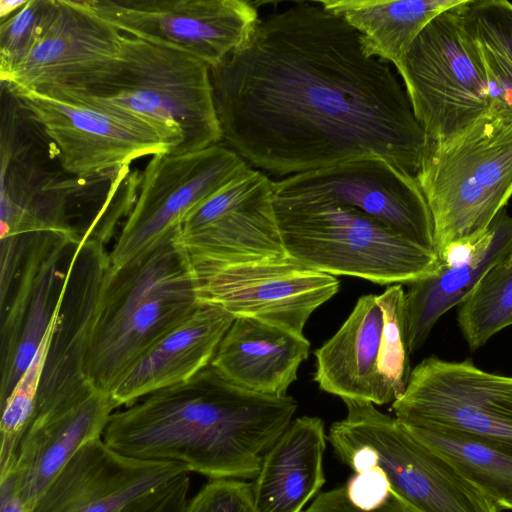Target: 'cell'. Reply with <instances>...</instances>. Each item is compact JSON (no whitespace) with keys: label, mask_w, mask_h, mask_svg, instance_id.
Instances as JSON below:
<instances>
[{"label":"cell","mask_w":512,"mask_h":512,"mask_svg":"<svg viewBox=\"0 0 512 512\" xmlns=\"http://www.w3.org/2000/svg\"><path fill=\"white\" fill-rule=\"evenodd\" d=\"M222 142L279 178L379 156L416 175L426 147L405 88L320 1L260 18L210 69Z\"/></svg>","instance_id":"cell-1"},{"label":"cell","mask_w":512,"mask_h":512,"mask_svg":"<svg viewBox=\"0 0 512 512\" xmlns=\"http://www.w3.org/2000/svg\"><path fill=\"white\" fill-rule=\"evenodd\" d=\"M288 395L242 389L211 365L114 411L102 439L141 460L175 462L213 479H254L297 410Z\"/></svg>","instance_id":"cell-2"},{"label":"cell","mask_w":512,"mask_h":512,"mask_svg":"<svg viewBox=\"0 0 512 512\" xmlns=\"http://www.w3.org/2000/svg\"><path fill=\"white\" fill-rule=\"evenodd\" d=\"M200 304L181 227L110 267L85 365L92 387L111 395L135 361Z\"/></svg>","instance_id":"cell-3"},{"label":"cell","mask_w":512,"mask_h":512,"mask_svg":"<svg viewBox=\"0 0 512 512\" xmlns=\"http://www.w3.org/2000/svg\"><path fill=\"white\" fill-rule=\"evenodd\" d=\"M57 93L179 128L182 144L170 154L197 152L222 143L204 62L181 52L123 35L121 53L101 71Z\"/></svg>","instance_id":"cell-4"},{"label":"cell","mask_w":512,"mask_h":512,"mask_svg":"<svg viewBox=\"0 0 512 512\" xmlns=\"http://www.w3.org/2000/svg\"><path fill=\"white\" fill-rule=\"evenodd\" d=\"M274 206L288 256L314 270L394 285L410 284L440 267L435 251L356 208L275 197Z\"/></svg>","instance_id":"cell-5"},{"label":"cell","mask_w":512,"mask_h":512,"mask_svg":"<svg viewBox=\"0 0 512 512\" xmlns=\"http://www.w3.org/2000/svg\"><path fill=\"white\" fill-rule=\"evenodd\" d=\"M439 254L488 229L512 196V115L488 110L449 137L426 142L415 175Z\"/></svg>","instance_id":"cell-6"},{"label":"cell","mask_w":512,"mask_h":512,"mask_svg":"<svg viewBox=\"0 0 512 512\" xmlns=\"http://www.w3.org/2000/svg\"><path fill=\"white\" fill-rule=\"evenodd\" d=\"M346 416L327 439L355 473L375 468L390 493L412 512H501L495 502L448 460L417 440L373 403L343 400Z\"/></svg>","instance_id":"cell-7"},{"label":"cell","mask_w":512,"mask_h":512,"mask_svg":"<svg viewBox=\"0 0 512 512\" xmlns=\"http://www.w3.org/2000/svg\"><path fill=\"white\" fill-rule=\"evenodd\" d=\"M2 86L54 142L63 170L79 178L172 153L183 142L179 128L160 121L57 93Z\"/></svg>","instance_id":"cell-8"},{"label":"cell","mask_w":512,"mask_h":512,"mask_svg":"<svg viewBox=\"0 0 512 512\" xmlns=\"http://www.w3.org/2000/svg\"><path fill=\"white\" fill-rule=\"evenodd\" d=\"M463 2L435 17L396 68L426 142L451 136L491 107L477 41Z\"/></svg>","instance_id":"cell-9"},{"label":"cell","mask_w":512,"mask_h":512,"mask_svg":"<svg viewBox=\"0 0 512 512\" xmlns=\"http://www.w3.org/2000/svg\"><path fill=\"white\" fill-rule=\"evenodd\" d=\"M80 244L54 231L1 238L0 403L27 370L48 334Z\"/></svg>","instance_id":"cell-10"},{"label":"cell","mask_w":512,"mask_h":512,"mask_svg":"<svg viewBox=\"0 0 512 512\" xmlns=\"http://www.w3.org/2000/svg\"><path fill=\"white\" fill-rule=\"evenodd\" d=\"M392 410L403 425L460 434L512 454V376L471 359H423Z\"/></svg>","instance_id":"cell-11"},{"label":"cell","mask_w":512,"mask_h":512,"mask_svg":"<svg viewBox=\"0 0 512 512\" xmlns=\"http://www.w3.org/2000/svg\"><path fill=\"white\" fill-rule=\"evenodd\" d=\"M250 167L221 144L197 152L152 156L136 201L109 253L111 267L122 266L181 227L193 208Z\"/></svg>","instance_id":"cell-12"},{"label":"cell","mask_w":512,"mask_h":512,"mask_svg":"<svg viewBox=\"0 0 512 512\" xmlns=\"http://www.w3.org/2000/svg\"><path fill=\"white\" fill-rule=\"evenodd\" d=\"M120 32L190 55L214 68L254 33L259 16L243 0H88Z\"/></svg>","instance_id":"cell-13"},{"label":"cell","mask_w":512,"mask_h":512,"mask_svg":"<svg viewBox=\"0 0 512 512\" xmlns=\"http://www.w3.org/2000/svg\"><path fill=\"white\" fill-rule=\"evenodd\" d=\"M200 303L218 305L234 317H249L298 335L311 314L339 290L333 276L287 257L220 264L192 260Z\"/></svg>","instance_id":"cell-14"},{"label":"cell","mask_w":512,"mask_h":512,"mask_svg":"<svg viewBox=\"0 0 512 512\" xmlns=\"http://www.w3.org/2000/svg\"><path fill=\"white\" fill-rule=\"evenodd\" d=\"M275 198L317 199L356 208L436 252L434 223L414 175L366 156L273 181ZM437 253V252H436Z\"/></svg>","instance_id":"cell-15"},{"label":"cell","mask_w":512,"mask_h":512,"mask_svg":"<svg viewBox=\"0 0 512 512\" xmlns=\"http://www.w3.org/2000/svg\"><path fill=\"white\" fill-rule=\"evenodd\" d=\"M192 260L240 264L288 256L274 206L273 180L248 168L193 208L181 223Z\"/></svg>","instance_id":"cell-16"},{"label":"cell","mask_w":512,"mask_h":512,"mask_svg":"<svg viewBox=\"0 0 512 512\" xmlns=\"http://www.w3.org/2000/svg\"><path fill=\"white\" fill-rule=\"evenodd\" d=\"M110 267L104 244L94 239L80 244L50 329L33 417L74 405L95 390L85 365Z\"/></svg>","instance_id":"cell-17"},{"label":"cell","mask_w":512,"mask_h":512,"mask_svg":"<svg viewBox=\"0 0 512 512\" xmlns=\"http://www.w3.org/2000/svg\"><path fill=\"white\" fill-rule=\"evenodd\" d=\"M183 472L190 471L182 464L128 457L94 439L60 469L30 512H116Z\"/></svg>","instance_id":"cell-18"},{"label":"cell","mask_w":512,"mask_h":512,"mask_svg":"<svg viewBox=\"0 0 512 512\" xmlns=\"http://www.w3.org/2000/svg\"><path fill=\"white\" fill-rule=\"evenodd\" d=\"M122 38L87 1L56 0L31 50L1 83L35 90L72 86L117 59Z\"/></svg>","instance_id":"cell-19"},{"label":"cell","mask_w":512,"mask_h":512,"mask_svg":"<svg viewBox=\"0 0 512 512\" xmlns=\"http://www.w3.org/2000/svg\"><path fill=\"white\" fill-rule=\"evenodd\" d=\"M118 407L110 394L94 390L74 405L33 417L10 473L15 492L29 512L72 456L86 443L102 438Z\"/></svg>","instance_id":"cell-20"},{"label":"cell","mask_w":512,"mask_h":512,"mask_svg":"<svg viewBox=\"0 0 512 512\" xmlns=\"http://www.w3.org/2000/svg\"><path fill=\"white\" fill-rule=\"evenodd\" d=\"M235 317L201 303L148 348L127 370L113 392L118 406H129L158 390L186 382L211 364Z\"/></svg>","instance_id":"cell-21"},{"label":"cell","mask_w":512,"mask_h":512,"mask_svg":"<svg viewBox=\"0 0 512 512\" xmlns=\"http://www.w3.org/2000/svg\"><path fill=\"white\" fill-rule=\"evenodd\" d=\"M382 328L378 295L361 296L337 332L314 352L320 389L342 400L393 403L379 369Z\"/></svg>","instance_id":"cell-22"},{"label":"cell","mask_w":512,"mask_h":512,"mask_svg":"<svg viewBox=\"0 0 512 512\" xmlns=\"http://www.w3.org/2000/svg\"><path fill=\"white\" fill-rule=\"evenodd\" d=\"M309 349L304 335L254 318L235 317L210 365L242 389L283 397Z\"/></svg>","instance_id":"cell-23"},{"label":"cell","mask_w":512,"mask_h":512,"mask_svg":"<svg viewBox=\"0 0 512 512\" xmlns=\"http://www.w3.org/2000/svg\"><path fill=\"white\" fill-rule=\"evenodd\" d=\"M324 423L318 417L294 419L262 462L252 483L258 512H303L325 483Z\"/></svg>","instance_id":"cell-24"},{"label":"cell","mask_w":512,"mask_h":512,"mask_svg":"<svg viewBox=\"0 0 512 512\" xmlns=\"http://www.w3.org/2000/svg\"><path fill=\"white\" fill-rule=\"evenodd\" d=\"M492 240L467 260L445 265L414 281L405 293V319L410 355L426 342L436 322L458 306L483 275L512 257V217L502 209L492 222Z\"/></svg>","instance_id":"cell-25"},{"label":"cell","mask_w":512,"mask_h":512,"mask_svg":"<svg viewBox=\"0 0 512 512\" xmlns=\"http://www.w3.org/2000/svg\"><path fill=\"white\" fill-rule=\"evenodd\" d=\"M463 0H321L362 36L369 55L397 68L420 32Z\"/></svg>","instance_id":"cell-26"},{"label":"cell","mask_w":512,"mask_h":512,"mask_svg":"<svg viewBox=\"0 0 512 512\" xmlns=\"http://www.w3.org/2000/svg\"><path fill=\"white\" fill-rule=\"evenodd\" d=\"M403 426L417 440L448 460L501 511H512V454L460 434Z\"/></svg>","instance_id":"cell-27"},{"label":"cell","mask_w":512,"mask_h":512,"mask_svg":"<svg viewBox=\"0 0 512 512\" xmlns=\"http://www.w3.org/2000/svg\"><path fill=\"white\" fill-rule=\"evenodd\" d=\"M457 307L458 327L471 351L512 326V257L487 271Z\"/></svg>","instance_id":"cell-28"},{"label":"cell","mask_w":512,"mask_h":512,"mask_svg":"<svg viewBox=\"0 0 512 512\" xmlns=\"http://www.w3.org/2000/svg\"><path fill=\"white\" fill-rule=\"evenodd\" d=\"M49 335L50 330L27 370L0 403V478L13 472L20 442L33 419Z\"/></svg>","instance_id":"cell-29"},{"label":"cell","mask_w":512,"mask_h":512,"mask_svg":"<svg viewBox=\"0 0 512 512\" xmlns=\"http://www.w3.org/2000/svg\"><path fill=\"white\" fill-rule=\"evenodd\" d=\"M378 301L383 311L379 369L395 401L405 392L411 374L406 334L405 292L390 285Z\"/></svg>","instance_id":"cell-30"},{"label":"cell","mask_w":512,"mask_h":512,"mask_svg":"<svg viewBox=\"0 0 512 512\" xmlns=\"http://www.w3.org/2000/svg\"><path fill=\"white\" fill-rule=\"evenodd\" d=\"M56 7V0L28 2L0 24V79L27 56Z\"/></svg>","instance_id":"cell-31"},{"label":"cell","mask_w":512,"mask_h":512,"mask_svg":"<svg viewBox=\"0 0 512 512\" xmlns=\"http://www.w3.org/2000/svg\"><path fill=\"white\" fill-rule=\"evenodd\" d=\"M184 512H258L252 483L238 479H213L189 499Z\"/></svg>","instance_id":"cell-32"},{"label":"cell","mask_w":512,"mask_h":512,"mask_svg":"<svg viewBox=\"0 0 512 512\" xmlns=\"http://www.w3.org/2000/svg\"><path fill=\"white\" fill-rule=\"evenodd\" d=\"M463 13L474 33L499 44L512 56V3L506 0H465Z\"/></svg>","instance_id":"cell-33"},{"label":"cell","mask_w":512,"mask_h":512,"mask_svg":"<svg viewBox=\"0 0 512 512\" xmlns=\"http://www.w3.org/2000/svg\"><path fill=\"white\" fill-rule=\"evenodd\" d=\"M470 31L477 41L486 72L489 110L512 115V56L499 44Z\"/></svg>","instance_id":"cell-34"},{"label":"cell","mask_w":512,"mask_h":512,"mask_svg":"<svg viewBox=\"0 0 512 512\" xmlns=\"http://www.w3.org/2000/svg\"><path fill=\"white\" fill-rule=\"evenodd\" d=\"M190 472H183L139 495L116 512H184L189 501Z\"/></svg>","instance_id":"cell-35"},{"label":"cell","mask_w":512,"mask_h":512,"mask_svg":"<svg viewBox=\"0 0 512 512\" xmlns=\"http://www.w3.org/2000/svg\"><path fill=\"white\" fill-rule=\"evenodd\" d=\"M303 512H412L390 492L377 503L360 507L348 497L345 484L320 493Z\"/></svg>","instance_id":"cell-36"},{"label":"cell","mask_w":512,"mask_h":512,"mask_svg":"<svg viewBox=\"0 0 512 512\" xmlns=\"http://www.w3.org/2000/svg\"><path fill=\"white\" fill-rule=\"evenodd\" d=\"M0 512H29L15 492L12 474L0 478Z\"/></svg>","instance_id":"cell-37"},{"label":"cell","mask_w":512,"mask_h":512,"mask_svg":"<svg viewBox=\"0 0 512 512\" xmlns=\"http://www.w3.org/2000/svg\"><path fill=\"white\" fill-rule=\"evenodd\" d=\"M28 0H0V17L1 20L9 17L21 7H23Z\"/></svg>","instance_id":"cell-38"}]
</instances>
